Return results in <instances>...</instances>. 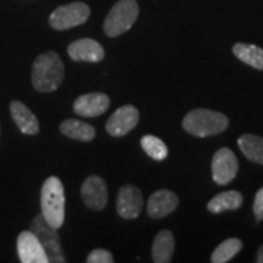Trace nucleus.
Listing matches in <instances>:
<instances>
[{
  "mask_svg": "<svg viewBox=\"0 0 263 263\" xmlns=\"http://www.w3.org/2000/svg\"><path fill=\"white\" fill-rule=\"evenodd\" d=\"M65 79V65L56 51H46L32 65V86L38 92H53Z\"/></svg>",
  "mask_w": 263,
  "mask_h": 263,
  "instance_id": "f257e3e1",
  "label": "nucleus"
},
{
  "mask_svg": "<svg viewBox=\"0 0 263 263\" xmlns=\"http://www.w3.org/2000/svg\"><path fill=\"white\" fill-rule=\"evenodd\" d=\"M65 187L62 180L48 177L41 187V215L53 228L59 230L65 222Z\"/></svg>",
  "mask_w": 263,
  "mask_h": 263,
  "instance_id": "f03ea898",
  "label": "nucleus"
},
{
  "mask_svg": "<svg viewBox=\"0 0 263 263\" xmlns=\"http://www.w3.org/2000/svg\"><path fill=\"white\" fill-rule=\"evenodd\" d=\"M228 124L230 122L226 114L208 108L192 110L183 119L184 130L196 138H208V136L219 135L226 130Z\"/></svg>",
  "mask_w": 263,
  "mask_h": 263,
  "instance_id": "7ed1b4c3",
  "label": "nucleus"
},
{
  "mask_svg": "<svg viewBox=\"0 0 263 263\" xmlns=\"http://www.w3.org/2000/svg\"><path fill=\"white\" fill-rule=\"evenodd\" d=\"M139 16L136 0H119L104 21V32L108 37H119L133 27Z\"/></svg>",
  "mask_w": 263,
  "mask_h": 263,
  "instance_id": "20e7f679",
  "label": "nucleus"
},
{
  "mask_svg": "<svg viewBox=\"0 0 263 263\" xmlns=\"http://www.w3.org/2000/svg\"><path fill=\"white\" fill-rule=\"evenodd\" d=\"M31 231L37 235L40 243L44 247L46 254H47L48 257V262H65L66 259L65 256H63L62 246H60V237L57 234V230L50 226L41 214L32 219Z\"/></svg>",
  "mask_w": 263,
  "mask_h": 263,
  "instance_id": "39448f33",
  "label": "nucleus"
},
{
  "mask_svg": "<svg viewBox=\"0 0 263 263\" xmlns=\"http://www.w3.org/2000/svg\"><path fill=\"white\" fill-rule=\"evenodd\" d=\"M89 15H91V9L88 5H85L82 2L69 3V5L59 6L50 15V25H51V28L57 29V31L73 28V27H78V25L86 22Z\"/></svg>",
  "mask_w": 263,
  "mask_h": 263,
  "instance_id": "423d86ee",
  "label": "nucleus"
},
{
  "mask_svg": "<svg viewBox=\"0 0 263 263\" xmlns=\"http://www.w3.org/2000/svg\"><path fill=\"white\" fill-rule=\"evenodd\" d=\"M238 173V161L235 154L228 148L216 151L212 158V179L216 184L226 186L235 179Z\"/></svg>",
  "mask_w": 263,
  "mask_h": 263,
  "instance_id": "0eeeda50",
  "label": "nucleus"
},
{
  "mask_svg": "<svg viewBox=\"0 0 263 263\" xmlns=\"http://www.w3.org/2000/svg\"><path fill=\"white\" fill-rule=\"evenodd\" d=\"M19 260L22 263H48V257L38 237L31 230L22 231L16 240Z\"/></svg>",
  "mask_w": 263,
  "mask_h": 263,
  "instance_id": "6e6552de",
  "label": "nucleus"
},
{
  "mask_svg": "<svg viewBox=\"0 0 263 263\" xmlns=\"http://www.w3.org/2000/svg\"><path fill=\"white\" fill-rule=\"evenodd\" d=\"M138 122H139L138 108H135L133 105H123L111 114V117L105 124V129L111 136L120 138L127 135L132 129H135Z\"/></svg>",
  "mask_w": 263,
  "mask_h": 263,
  "instance_id": "1a4fd4ad",
  "label": "nucleus"
},
{
  "mask_svg": "<svg viewBox=\"0 0 263 263\" xmlns=\"http://www.w3.org/2000/svg\"><path fill=\"white\" fill-rule=\"evenodd\" d=\"M81 195L85 205L92 211H103L108 200L107 184L98 176H91L85 180L81 187Z\"/></svg>",
  "mask_w": 263,
  "mask_h": 263,
  "instance_id": "9d476101",
  "label": "nucleus"
},
{
  "mask_svg": "<svg viewBox=\"0 0 263 263\" xmlns=\"http://www.w3.org/2000/svg\"><path fill=\"white\" fill-rule=\"evenodd\" d=\"M143 206L142 192L135 186H123L117 196V214L123 219H135L141 214Z\"/></svg>",
  "mask_w": 263,
  "mask_h": 263,
  "instance_id": "9b49d317",
  "label": "nucleus"
},
{
  "mask_svg": "<svg viewBox=\"0 0 263 263\" xmlns=\"http://www.w3.org/2000/svg\"><path fill=\"white\" fill-rule=\"evenodd\" d=\"M110 107L108 95L103 92H91L78 97L73 103V110L82 117H98Z\"/></svg>",
  "mask_w": 263,
  "mask_h": 263,
  "instance_id": "f8f14e48",
  "label": "nucleus"
},
{
  "mask_svg": "<svg viewBox=\"0 0 263 263\" xmlns=\"http://www.w3.org/2000/svg\"><path fill=\"white\" fill-rule=\"evenodd\" d=\"M67 54L75 62H92L98 63L105 56L103 46L91 38H81L67 47Z\"/></svg>",
  "mask_w": 263,
  "mask_h": 263,
  "instance_id": "ddd939ff",
  "label": "nucleus"
},
{
  "mask_svg": "<svg viewBox=\"0 0 263 263\" xmlns=\"http://www.w3.org/2000/svg\"><path fill=\"white\" fill-rule=\"evenodd\" d=\"M179 206V197L174 192L162 189L155 192L148 200V215L151 218L160 219L164 216L170 215Z\"/></svg>",
  "mask_w": 263,
  "mask_h": 263,
  "instance_id": "4468645a",
  "label": "nucleus"
},
{
  "mask_svg": "<svg viewBox=\"0 0 263 263\" xmlns=\"http://www.w3.org/2000/svg\"><path fill=\"white\" fill-rule=\"evenodd\" d=\"M10 114H12L13 122L16 123V126L22 133L37 135L40 132V123H38L35 114L32 113L24 103L12 101L10 103Z\"/></svg>",
  "mask_w": 263,
  "mask_h": 263,
  "instance_id": "2eb2a0df",
  "label": "nucleus"
},
{
  "mask_svg": "<svg viewBox=\"0 0 263 263\" xmlns=\"http://www.w3.org/2000/svg\"><path fill=\"white\" fill-rule=\"evenodd\" d=\"M174 253V235L168 230H161L154 238L152 259L155 263H168Z\"/></svg>",
  "mask_w": 263,
  "mask_h": 263,
  "instance_id": "dca6fc26",
  "label": "nucleus"
},
{
  "mask_svg": "<svg viewBox=\"0 0 263 263\" xmlns=\"http://www.w3.org/2000/svg\"><path fill=\"white\" fill-rule=\"evenodd\" d=\"M243 205V196L237 190H228L214 196L208 202V211L212 214H221L226 211H235Z\"/></svg>",
  "mask_w": 263,
  "mask_h": 263,
  "instance_id": "f3484780",
  "label": "nucleus"
},
{
  "mask_svg": "<svg viewBox=\"0 0 263 263\" xmlns=\"http://www.w3.org/2000/svg\"><path fill=\"white\" fill-rule=\"evenodd\" d=\"M60 132L67 138L76 139V141L89 142L95 138L94 126L81 122V120H76V119L65 120L60 124Z\"/></svg>",
  "mask_w": 263,
  "mask_h": 263,
  "instance_id": "a211bd4d",
  "label": "nucleus"
},
{
  "mask_svg": "<svg viewBox=\"0 0 263 263\" xmlns=\"http://www.w3.org/2000/svg\"><path fill=\"white\" fill-rule=\"evenodd\" d=\"M233 53L246 65L252 66L257 70H263V48L253 44L237 43L233 47Z\"/></svg>",
  "mask_w": 263,
  "mask_h": 263,
  "instance_id": "6ab92c4d",
  "label": "nucleus"
},
{
  "mask_svg": "<svg viewBox=\"0 0 263 263\" xmlns=\"http://www.w3.org/2000/svg\"><path fill=\"white\" fill-rule=\"evenodd\" d=\"M238 148L247 160L263 165V138L256 135H243L238 138Z\"/></svg>",
  "mask_w": 263,
  "mask_h": 263,
  "instance_id": "aec40b11",
  "label": "nucleus"
},
{
  "mask_svg": "<svg viewBox=\"0 0 263 263\" xmlns=\"http://www.w3.org/2000/svg\"><path fill=\"white\" fill-rule=\"evenodd\" d=\"M243 249V243L238 238H228L226 241H222L221 245L214 250V253L211 256V262L214 263H226L230 262L235 254L240 253V250Z\"/></svg>",
  "mask_w": 263,
  "mask_h": 263,
  "instance_id": "412c9836",
  "label": "nucleus"
},
{
  "mask_svg": "<svg viewBox=\"0 0 263 263\" xmlns=\"http://www.w3.org/2000/svg\"><path fill=\"white\" fill-rule=\"evenodd\" d=\"M142 149L146 152V155H149L152 160L155 161H164L168 155V148L160 138L146 135L141 139Z\"/></svg>",
  "mask_w": 263,
  "mask_h": 263,
  "instance_id": "4be33fe9",
  "label": "nucleus"
},
{
  "mask_svg": "<svg viewBox=\"0 0 263 263\" xmlns=\"http://www.w3.org/2000/svg\"><path fill=\"white\" fill-rule=\"evenodd\" d=\"M86 262L89 263H113L114 257L113 254L110 253L108 250L104 249H95L91 253L88 254Z\"/></svg>",
  "mask_w": 263,
  "mask_h": 263,
  "instance_id": "5701e85b",
  "label": "nucleus"
},
{
  "mask_svg": "<svg viewBox=\"0 0 263 263\" xmlns=\"http://www.w3.org/2000/svg\"><path fill=\"white\" fill-rule=\"evenodd\" d=\"M253 214L256 221H262L263 219V187L257 190L256 196H254L253 203Z\"/></svg>",
  "mask_w": 263,
  "mask_h": 263,
  "instance_id": "b1692460",
  "label": "nucleus"
},
{
  "mask_svg": "<svg viewBox=\"0 0 263 263\" xmlns=\"http://www.w3.org/2000/svg\"><path fill=\"white\" fill-rule=\"evenodd\" d=\"M256 262L263 263V246H260V247H259V250H257V254H256Z\"/></svg>",
  "mask_w": 263,
  "mask_h": 263,
  "instance_id": "393cba45",
  "label": "nucleus"
}]
</instances>
